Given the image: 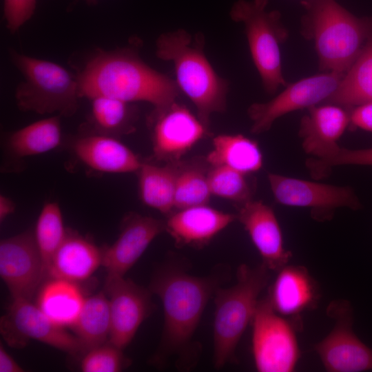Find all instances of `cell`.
Masks as SVG:
<instances>
[{
    "mask_svg": "<svg viewBox=\"0 0 372 372\" xmlns=\"http://www.w3.org/2000/svg\"><path fill=\"white\" fill-rule=\"evenodd\" d=\"M228 271L223 266L208 276H197L176 263L158 267L149 290L161 301L164 320L161 342L152 359L154 364L162 366L175 357L180 366H189L192 358L197 355V347L193 346L194 333L209 300Z\"/></svg>",
    "mask_w": 372,
    "mask_h": 372,
    "instance_id": "6da1fadb",
    "label": "cell"
},
{
    "mask_svg": "<svg viewBox=\"0 0 372 372\" xmlns=\"http://www.w3.org/2000/svg\"><path fill=\"white\" fill-rule=\"evenodd\" d=\"M80 96L98 95L133 103L143 101L154 110L176 101L180 91L176 81L146 64L133 50H99L77 75Z\"/></svg>",
    "mask_w": 372,
    "mask_h": 372,
    "instance_id": "7a4b0ae2",
    "label": "cell"
},
{
    "mask_svg": "<svg viewBox=\"0 0 372 372\" xmlns=\"http://www.w3.org/2000/svg\"><path fill=\"white\" fill-rule=\"evenodd\" d=\"M302 33L313 41L320 72L345 74L372 38V17H358L336 0H302Z\"/></svg>",
    "mask_w": 372,
    "mask_h": 372,
    "instance_id": "3957f363",
    "label": "cell"
},
{
    "mask_svg": "<svg viewBox=\"0 0 372 372\" xmlns=\"http://www.w3.org/2000/svg\"><path fill=\"white\" fill-rule=\"evenodd\" d=\"M203 44L202 36L193 39L187 31L178 30L158 37L156 54L158 59L173 63L180 90L193 103L197 116L209 129L210 116L227 108L229 83L211 66Z\"/></svg>",
    "mask_w": 372,
    "mask_h": 372,
    "instance_id": "277c9868",
    "label": "cell"
},
{
    "mask_svg": "<svg viewBox=\"0 0 372 372\" xmlns=\"http://www.w3.org/2000/svg\"><path fill=\"white\" fill-rule=\"evenodd\" d=\"M269 269L263 264L240 265L236 283L218 287L214 293L213 362L220 369L235 358L237 345L251 322L259 296L269 280Z\"/></svg>",
    "mask_w": 372,
    "mask_h": 372,
    "instance_id": "5b68a950",
    "label": "cell"
},
{
    "mask_svg": "<svg viewBox=\"0 0 372 372\" xmlns=\"http://www.w3.org/2000/svg\"><path fill=\"white\" fill-rule=\"evenodd\" d=\"M11 58L24 78L14 95L20 110L40 114H74L81 98L77 76L56 63L15 51Z\"/></svg>",
    "mask_w": 372,
    "mask_h": 372,
    "instance_id": "8992f818",
    "label": "cell"
},
{
    "mask_svg": "<svg viewBox=\"0 0 372 372\" xmlns=\"http://www.w3.org/2000/svg\"><path fill=\"white\" fill-rule=\"evenodd\" d=\"M268 0H238L229 15L245 26L250 54L265 91L273 94L287 85L283 76L280 46L288 30L277 10H267Z\"/></svg>",
    "mask_w": 372,
    "mask_h": 372,
    "instance_id": "52a82bcc",
    "label": "cell"
},
{
    "mask_svg": "<svg viewBox=\"0 0 372 372\" xmlns=\"http://www.w3.org/2000/svg\"><path fill=\"white\" fill-rule=\"evenodd\" d=\"M252 354L260 372H291L300 358L296 336L301 320L280 315L268 297L260 299L251 322Z\"/></svg>",
    "mask_w": 372,
    "mask_h": 372,
    "instance_id": "ba28073f",
    "label": "cell"
},
{
    "mask_svg": "<svg viewBox=\"0 0 372 372\" xmlns=\"http://www.w3.org/2000/svg\"><path fill=\"white\" fill-rule=\"evenodd\" d=\"M1 333L13 348L34 340L73 355H84L79 338L50 320L30 300H12L0 320Z\"/></svg>",
    "mask_w": 372,
    "mask_h": 372,
    "instance_id": "9c48e42d",
    "label": "cell"
},
{
    "mask_svg": "<svg viewBox=\"0 0 372 372\" xmlns=\"http://www.w3.org/2000/svg\"><path fill=\"white\" fill-rule=\"evenodd\" d=\"M333 320L331 332L314 349L329 372H363L372 370V347L364 343L353 329V312L349 302L336 300L327 309Z\"/></svg>",
    "mask_w": 372,
    "mask_h": 372,
    "instance_id": "30bf717a",
    "label": "cell"
},
{
    "mask_svg": "<svg viewBox=\"0 0 372 372\" xmlns=\"http://www.w3.org/2000/svg\"><path fill=\"white\" fill-rule=\"evenodd\" d=\"M344 74L322 72L287 85L282 92L267 102L251 104L247 110L252 121L251 132H267L285 114L326 103L338 88Z\"/></svg>",
    "mask_w": 372,
    "mask_h": 372,
    "instance_id": "8fae6325",
    "label": "cell"
},
{
    "mask_svg": "<svg viewBox=\"0 0 372 372\" xmlns=\"http://www.w3.org/2000/svg\"><path fill=\"white\" fill-rule=\"evenodd\" d=\"M268 180L275 200L278 203L309 208L313 219L330 220L341 207L358 209L360 202L352 187L309 181L269 173Z\"/></svg>",
    "mask_w": 372,
    "mask_h": 372,
    "instance_id": "7c38bea8",
    "label": "cell"
},
{
    "mask_svg": "<svg viewBox=\"0 0 372 372\" xmlns=\"http://www.w3.org/2000/svg\"><path fill=\"white\" fill-rule=\"evenodd\" d=\"M148 123L153 157L165 163L181 161L199 141L210 134L197 116L176 101L164 108L154 109Z\"/></svg>",
    "mask_w": 372,
    "mask_h": 372,
    "instance_id": "4fadbf2b",
    "label": "cell"
},
{
    "mask_svg": "<svg viewBox=\"0 0 372 372\" xmlns=\"http://www.w3.org/2000/svg\"><path fill=\"white\" fill-rule=\"evenodd\" d=\"M0 276L12 300L31 301L35 296L48 274L32 232L1 240Z\"/></svg>",
    "mask_w": 372,
    "mask_h": 372,
    "instance_id": "5bb4252c",
    "label": "cell"
},
{
    "mask_svg": "<svg viewBox=\"0 0 372 372\" xmlns=\"http://www.w3.org/2000/svg\"><path fill=\"white\" fill-rule=\"evenodd\" d=\"M104 291L110 310L109 341L124 349L152 311V292L124 276H107Z\"/></svg>",
    "mask_w": 372,
    "mask_h": 372,
    "instance_id": "9a60e30c",
    "label": "cell"
},
{
    "mask_svg": "<svg viewBox=\"0 0 372 372\" xmlns=\"http://www.w3.org/2000/svg\"><path fill=\"white\" fill-rule=\"evenodd\" d=\"M163 231L165 221L136 213L126 216L116 241L103 249L102 266L107 276H125Z\"/></svg>",
    "mask_w": 372,
    "mask_h": 372,
    "instance_id": "2e32d148",
    "label": "cell"
},
{
    "mask_svg": "<svg viewBox=\"0 0 372 372\" xmlns=\"http://www.w3.org/2000/svg\"><path fill=\"white\" fill-rule=\"evenodd\" d=\"M236 207L237 220L248 233L262 263L276 271L288 265L291 253L285 248L282 230L273 209L253 199Z\"/></svg>",
    "mask_w": 372,
    "mask_h": 372,
    "instance_id": "e0dca14e",
    "label": "cell"
},
{
    "mask_svg": "<svg viewBox=\"0 0 372 372\" xmlns=\"http://www.w3.org/2000/svg\"><path fill=\"white\" fill-rule=\"evenodd\" d=\"M307 111L298 132L302 147L311 158L322 159L339 148L338 141L349 127V111L331 103L317 105Z\"/></svg>",
    "mask_w": 372,
    "mask_h": 372,
    "instance_id": "ac0fdd59",
    "label": "cell"
},
{
    "mask_svg": "<svg viewBox=\"0 0 372 372\" xmlns=\"http://www.w3.org/2000/svg\"><path fill=\"white\" fill-rule=\"evenodd\" d=\"M237 220L236 214L224 212L206 205H196L168 215L165 231L178 247L200 248Z\"/></svg>",
    "mask_w": 372,
    "mask_h": 372,
    "instance_id": "d6986e66",
    "label": "cell"
},
{
    "mask_svg": "<svg viewBox=\"0 0 372 372\" xmlns=\"http://www.w3.org/2000/svg\"><path fill=\"white\" fill-rule=\"evenodd\" d=\"M278 275L267 296L280 315L301 320L300 315L315 309L319 302V287L307 268L287 265Z\"/></svg>",
    "mask_w": 372,
    "mask_h": 372,
    "instance_id": "ffe728a7",
    "label": "cell"
},
{
    "mask_svg": "<svg viewBox=\"0 0 372 372\" xmlns=\"http://www.w3.org/2000/svg\"><path fill=\"white\" fill-rule=\"evenodd\" d=\"M71 149L89 168L103 173L137 172L143 161L116 137L95 132L76 137Z\"/></svg>",
    "mask_w": 372,
    "mask_h": 372,
    "instance_id": "44dd1931",
    "label": "cell"
},
{
    "mask_svg": "<svg viewBox=\"0 0 372 372\" xmlns=\"http://www.w3.org/2000/svg\"><path fill=\"white\" fill-rule=\"evenodd\" d=\"M103 249L73 231H68L48 269V278L74 282L85 281L102 266Z\"/></svg>",
    "mask_w": 372,
    "mask_h": 372,
    "instance_id": "7402d4cb",
    "label": "cell"
},
{
    "mask_svg": "<svg viewBox=\"0 0 372 372\" xmlns=\"http://www.w3.org/2000/svg\"><path fill=\"white\" fill-rule=\"evenodd\" d=\"M85 298L77 282L48 277L37 291L36 304L54 322L71 328Z\"/></svg>",
    "mask_w": 372,
    "mask_h": 372,
    "instance_id": "603a6c76",
    "label": "cell"
},
{
    "mask_svg": "<svg viewBox=\"0 0 372 372\" xmlns=\"http://www.w3.org/2000/svg\"><path fill=\"white\" fill-rule=\"evenodd\" d=\"M212 145V149L205 158L211 166H227L250 174L260 170L263 165L258 143L242 134L217 135Z\"/></svg>",
    "mask_w": 372,
    "mask_h": 372,
    "instance_id": "cb8c5ba5",
    "label": "cell"
},
{
    "mask_svg": "<svg viewBox=\"0 0 372 372\" xmlns=\"http://www.w3.org/2000/svg\"><path fill=\"white\" fill-rule=\"evenodd\" d=\"M178 162L165 165L143 162L138 173V194L142 203L165 214L174 209Z\"/></svg>",
    "mask_w": 372,
    "mask_h": 372,
    "instance_id": "d4e9b609",
    "label": "cell"
},
{
    "mask_svg": "<svg viewBox=\"0 0 372 372\" xmlns=\"http://www.w3.org/2000/svg\"><path fill=\"white\" fill-rule=\"evenodd\" d=\"M369 102H372V38L343 75L338 88L325 103L350 110Z\"/></svg>",
    "mask_w": 372,
    "mask_h": 372,
    "instance_id": "484cf974",
    "label": "cell"
},
{
    "mask_svg": "<svg viewBox=\"0 0 372 372\" xmlns=\"http://www.w3.org/2000/svg\"><path fill=\"white\" fill-rule=\"evenodd\" d=\"M61 116L39 120L12 133L7 141L9 152L23 158L48 152L61 142Z\"/></svg>",
    "mask_w": 372,
    "mask_h": 372,
    "instance_id": "4316f807",
    "label": "cell"
},
{
    "mask_svg": "<svg viewBox=\"0 0 372 372\" xmlns=\"http://www.w3.org/2000/svg\"><path fill=\"white\" fill-rule=\"evenodd\" d=\"M70 329L81 341L85 353L109 341L111 318L109 299L105 291L85 298Z\"/></svg>",
    "mask_w": 372,
    "mask_h": 372,
    "instance_id": "83f0119b",
    "label": "cell"
},
{
    "mask_svg": "<svg viewBox=\"0 0 372 372\" xmlns=\"http://www.w3.org/2000/svg\"><path fill=\"white\" fill-rule=\"evenodd\" d=\"M92 132L116 137L135 131V108L121 99L98 95L90 99Z\"/></svg>",
    "mask_w": 372,
    "mask_h": 372,
    "instance_id": "f1b7e54d",
    "label": "cell"
},
{
    "mask_svg": "<svg viewBox=\"0 0 372 372\" xmlns=\"http://www.w3.org/2000/svg\"><path fill=\"white\" fill-rule=\"evenodd\" d=\"M209 167L205 158L178 161L175 209H180L209 203L211 196L207 176Z\"/></svg>",
    "mask_w": 372,
    "mask_h": 372,
    "instance_id": "f546056e",
    "label": "cell"
},
{
    "mask_svg": "<svg viewBox=\"0 0 372 372\" xmlns=\"http://www.w3.org/2000/svg\"><path fill=\"white\" fill-rule=\"evenodd\" d=\"M60 207L56 202H48L42 207L34 233L35 242L48 274L55 253L66 237Z\"/></svg>",
    "mask_w": 372,
    "mask_h": 372,
    "instance_id": "4dcf8cb0",
    "label": "cell"
},
{
    "mask_svg": "<svg viewBox=\"0 0 372 372\" xmlns=\"http://www.w3.org/2000/svg\"><path fill=\"white\" fill-rule=\"evenodd\" d=\"M248 175L227 166L210 165L207 176L211 195L231 200L236 206L252 200L254 186Z\"/></svg>",
    "mask_w": 372,
    "mask_h": 372,
    "instance_id": "1f68e13d",
    "label": "cell"
},
{
    "mask_svg": "<svg viewBox=\"0 0 372 372\" xmlns=\"http://www.w3.org/2000/svg\"><path fill=\"white\" fill-rule=\"evenodd\" d=\"M349 165L372 166V147L348 149L340 146L324 158H310L306 163L311 177L316 179L327 176L333 167Z\"/></svg>",
    "mask_w": 372,
    "mask_h": 372,
    "instance_id": "d6a6232c",
    "label": "cell"
},
{
    "mask_svg": "<svg viewBox=\"0 0 372 372\" xmlns=\"http://www.w3.org/2000/svg\"><path fill=\"white\" fill-rule=\"evenodd\" d=\"M122 349L110 341L87 351L81 358L80 369L83 372H118L125 369L130 360Z\"/></svg>",
    "mask_w": 372,
    "mask_h": 372,
    "instance_id": "836d02e7",
    "label": "cell"
},
{
    "mask_svg": "<svg viewBox=\"0 0 372 372\" xmlns=\"http://www.w3.org/2000/svg\"><path fill=\"white\" fill-rule=\"evenodd\" d=\"M37 0H3V17L8 30L14 33L31 19Z\"/></svg>",
    "mask_w": 372,
    "mask_h": 372,
    "instance_id": "e575fe53",
    "label": "cell"
},
{
    "mask_svg": "<svg viewBox=\"0 0 372 372\" xmlns=\"http://www.w3.org/2000/svg\"><path fill=\"white\" fill-rule=\"evenodd\" d=\"M349 126L372 133V102L358 105L349 110Z\"/></svg>",
    "mask_w": 372,
    "mask_h": 372,
    "instance_id": "d590c367",
    "label": "cell"
},
{
    "mask_svg": "<svg viewBox=\"0 0 372 372\" xmlns=\"http://www.w3.org/2000/svg\"><path fill=\"white\" fill-rule=\"evenodd\" d=\"M24 369L6 351L0 343V372H23Z\"/></svg>",
    "mask_w": 372,
    "mask_h": 372,
    "instance_id": "8d00e7d4",
    "label": "cell"
},
{
    "mask_svg": "<svg viewBox=\"0 0 372 372\" xmlns=\"http://www.w3.org/2000/svg\"><path fill=\"white\" fill-rule=\"evenodd\" d=\"M15 209L14 203L8 196L1 194L0 196V222L2 223Z\"/></svg>",
    "mask_w": 372,
    "mask_h": 372,
    "instance_id": "74e56055",
    "label": "cell"
},
{
    "mask_svg": "<svg viewBox=\"0 0 372 372\" xmlns=\"http://www.w3.org/2000/svg\"><path fill=\"white\" fill-rule=\"evenodd\" d=\"M86 2L90 5H94L97 3V0H86Z\"/></svg>",
    "mask_w": 372,
    "mask_h": 372,
    "instance_id": "f35d334b",
    "label": "cell"
}]
</instances>
